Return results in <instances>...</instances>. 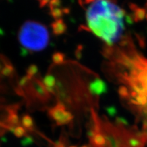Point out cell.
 Returning a JSON list of instances; mask_svg holds the SVG:
<instances>
[{"label": "cell", "instance_id": "obj_1", "mask_svg": "<svg viewBox=\"0 0 147 147\" xmlns=\"http://www.w3.org/2000/svg\"><path fill=\"white\" fill-rule=\"evenodd\" d=\"M104 71L118 87L121 100L147 129V57L125 36L117 45L105 46Z\"/></svg>", "mask_w": 147, "mask_h": 147}, {"label": "cell", "instance_id": "obj_2", "mask_svg": "<svg viewBox=\"0 0 147 147\" xmlns=\"http://www.w3.org/2000/svg\"><path fill=\"white\" fill-rule=\"evenodd\" d=\"M125 16L117 0H93L86 12L87 28L106 46L115 45L125 36Z\"/></svg>", "mask_w": 147, "mask_h": 147}, {"label": "cell", "instance_id": "obj_3", "mask_svg": "<svg viewBox=\"0 0 147 147\" xmlns=\"http://www.w3.org/2000/svg\"><path fill=\"white\" fill-rule=\"evenodd\" d=\"M20 44L27 50L39 52L48 47L50 35L45 25L35 21H25L18 31Z\"/></svg>", "mask_w": 147, "mask_h": 147}, {"label": "cell", "instance_id": "obj_4", "mask_svg": "<svg viewBox=\"0 0 147 147\" xmlns=\"http://www.w3.org/2000/svg\"><path fill=\"white\" fill-rule=\"evenodd\" d=\"M16 92L23 97L29 108H39L45 106L51 100V94L48 91L41 78L36 77L29 79L23 88H16Z\"/></svg>", "mask_w": 147, "mask_h": 147}, {"label": "cell", "instance_id": "obj_5", "mask_svg": "<svg viewBox=\"0 0 147 147\" xmlns=\"http://www.w3.org/2000/svg\"><path fill=\"white\" fill-rule=\"evenodd\" d=\"M91 126L89 133V145L91 147H108L107 140L103 132L102 119L97 115L95 108L91 110Z\"/></svg>", "mask_w": 147, "mask_h": 147}, {"label": "cell", "instance_id": "obj_6", "mask_svg": "<svg viewBox=\"0 0 147 147\" xmlns=\"http://www.w3.org/2000/svg\"><path fill=\"white\" fill-rule=\"evenodd\" d=\"M120 137L121 147H144L147 136L144 132L134 129H127L121 123Z\"/></svg>", "mask_w": 147, "mask_h": 147}, {"label": "cell", "instance_id": "obj_7", "mask_svg": "<svg viewBox=\"0 0 147 147\" xmlns=\"http://www.w3.org/2000/svg\"><path fill=\"white\" fill-rule=\"evenodd\" d=\"M49 118L55 122L56 125H68L73 122L75 117L70 110L61 102H57L48 109Z\"/></svg>", "mask_w": 147, "mask_h": 147}, {"label": "cell", "instance_id": "obj_8", "mask_svg": "<svg viewBox=\"0 0 147 147\" xmlns=\"http://www.w3.org/2000/svg\"><path fill=\"white\" fill-rule=\"evenodd\" d=\"M8 88L3 80V76L0 73V137L2 136L7 131H10L6 123L8 110L11 104H8L7 99Z\"/></svg>", "mask_w": 147, "mask_h": 147}, {"label": "cell", "instance_id": "obj_9", "mask_svg": "<svg viewBox=\"0 0 147 147\" xmlns=\"http://www.w3.org/2000/svg\"><path fill=\"white\" fill-rule=\"evenodd\" d=\"M89 90L92 96L97 98L106 91V84L100 78L95 77L89 84Z\"/></svg>", "mask_w": 147, "mask_h": 147}, {"label": "cell", "instance_id": "obj_10", "mask_svg": "<svg viewBox=\"0 0 147 147\" xmlns=\"http://www.w3.org/2000/svg\"><path fill=\"white\" fill-rule=\"evenodd\" d=\"M53 34L55 36H61L67 31V25L62 18L55 20L51 25Z\"/></svg>", "mask_w": 147, "mask_h": 147}, {"label": "cell", "instance_id": "obj_11", "mask_svg": "<svg viewBox=\"0 0 147 147\" xmlns=\"http://www.w3.org/2000/svg\"><path fill=\"white\" fill-rule=\"evenodd\" d=\"M42 80H43V83L45 84V87L47 88L48 91L51 95H54L55 87H56L57 84V78L55 75L51 72H49Z\"/></svg>", "mask_w": 147, "mask_h": 147}, {"label": "cell", "instance_id": "obj_12", "mask_svg": "<svg viewBox=\"0 0 147 147\" xmlns=\"http://www.w3.org/2000/svg\"><path fill=\"white\" fill-rule=\"evenodd\" d=\"M21 125L27 131H34L35 124L34 119L30 115H23L21 119Z\"/></svg>", "mask_w": 147, "mask_h": 147}, {"label": "cell", "instance_id": "obj_13", "mask_svg": "<svg viewBox=\"0 0 147 147\" xmlns=\"http://www.w3.org/2000/svg\"><path fill=\"white\" fill-rule=\"evenodd\" d=\"M69 9L65 8H55L50 10V15L55 18V20L59 19L63 16L64 14L69 13Z\"/></svg>", "mask_w": 147, "mask_h": 147}, {"label": "cell", "instance_id": "obj_14", "mask_svg": "<svg viewBox=\"0 0 147 147\" xmlns=\"http://www.w3.org/2000/svg\"><path fill=\"white\" fill-rule=\"evenodd\" d=\"M52 60L55 65H60L65 63V55L61 52H57L53 54Z\"/></svg>", "mask_w": 147, "mask_h": 147}, {"label": "cell", "instance_id": "obj_15", "mask_svg": "<svg viewBox=\"0 0 147 147\" xmlns=\"http://www.w3.org/2000/svg\"><path fill=\"white\" fill-rule=\"evenodd\" d=\"M12 131V133L14 134V135L17 138H22L23 136H26L27 134V130L25 129L21 125H19L16 126L14 128H13Z\"/></svg>", "mask_w": 147, "mask_h": 147}, {"label": "cell", "instance_id": "obj_16", "mask_svg": "<svg viewBox=\"0 0 147 147\" xmlns=\"http://www.w3.org/2000/svg\"><path fill=\"white\" fill-rule=\"evenodd\" d=\"M38 73V67L36 65H31L29 66L27 69L26 76L29 78H32L36 76L37 74Z\"/></svg>", "mask_w": 147, "mask_h": 147}, {"label": "cell", "instance_id": "obj_17", "mask_svg": "<svg viewBox=\"0 0 147 147\" xmlns=\"http://www.w3.org/2000/svg\"><path fill=\"white\" fill-rule=\"evenodd\" d=\"M67 141L66 140L65 137L61 136L59 138V140L56 142L54 144V146L53 147H67Z\"/></svg>", "mask_w": 147, "mask_h": 147}, {"label": "cell", "instance_id": "obj_18", "mask_svg": "<svg viewBox=\"0 0 147 147\" xmlns=\"http://www.w3.org/2000/svg\"><path fill=\"white\" fill-rule=\"evenodd\" d=\"M51 0H39V3H40V6L41 8H43V7L46 6V5L50 3Z\"/></svg>", "mask_w": 147, "mask_h": 147}, {"label": "cell", "instance_id": "obj_19", "mask_svg": "<svg viewBox=\"0 0 147 147\" xmlns=\"http://www.w3.org/2000/svg\"><path fill=\"white\" fill-rule=\"evenodd\" d=\"M145 13H146V16L147 17V1L146 5H145Z\"/></svg>", "mask_w": 147, "mask_h": 147}, {"label": "cell", "instance_id": "obj_20", "mask_svg": "<svg viewBox=\"0 0 147 147\" xmlns=\"http://www.w3.org/2000/svg\"><path fill=\"white\" fill-rule=\"evenodd\" d=\"M80 147H91V146H90L89 144H83L82 145V146H80Z\"/></svg>", "mask_w": 147, "mask_h": 147}, {"label": "cell", "instance_id": "obj_21", "mask_svg": "<svg viewBox=\"0 0 147 147\" xmlns=\"http://www.w3.org/2000/svg\"><path fill=\"white\" fill-rule=\"evenodd\" d=\"M1 63H1V58H0V72H1V66H2V65H1Z\"/></svg>", "mask_w": 147, "mask_h": 147}, {"label": "cell", "instance_id": "obj_22", "mask_svg": "<svg viewBox=\"0 0 147 147\" xmlns=\"http://www.w3.org/2000/svg\"><path fill=\"white\" fill-rule=\"evenodd\" d=\"M69 147H78L76 146V145H71V146H69Z\"/></svg>", "mask_w": 147, "mask_h": 147}]
</instances>
